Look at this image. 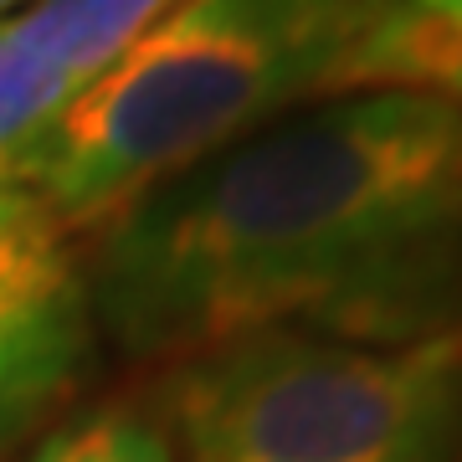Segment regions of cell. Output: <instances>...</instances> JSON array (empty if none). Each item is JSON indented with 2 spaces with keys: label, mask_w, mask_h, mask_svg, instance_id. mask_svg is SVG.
I'll return each mask as SVG.
<instances>
[{
  "label": "cell",
  "mask_w": 462,
  "mask_h": 462,
  "mask_svg": "<svg viewBox=\"0 0 462 462\" xmlns=\"http://www.w3.org/2000/svg\"><path fill=\"white\" fill-rule=\"evenodd\" d=\"M93 319L134 360L247 334L406 345L462 329V103L339 93L98 226Z\"/></svg>",
  "instance_id": "1"
},
{
  "label": "cell",
  "mask_w": 462,
  "mask_h": 462,
  "mask_svg": "<svg viewBox=\"0 0 462 462\" xmlns=\"http://www.w3.org/2000/svg\"><path fill=\"white\" fill-rule=\"evenodd\" d=\"M396 0H180L21 149V180L72 236L247 134L334 98Z\"/></svg>",
  "instance_id": "2"
},
{
  "label": "cell",
  "mask_w": 462,
  "mask_h": 462,
  "mask_svg": "<svg viewBox=\"0 0 462 462\" xmlns=\"http://www.w3.org/2000/svg\"><path fill=\"white\" fill-rule=\"evenodd\" d=\"M160 411L175 462H462V329L247 334L170 365Z\"/></svg>",
  "instance_id": "3"
},
{
  "label": "cell",
  "mask_w": 462,
  "mask_h": 462,
  "mask_svg": "<svg viewBox=\"0 0 462 462\" xmlns=\"http://www.w3.org/2000/svg\"><path fill=\"white\" fill-rule=\"evenodd\" d=\"M93 345L88 273L72 231L0 175V457L78 391Z\"/></svg>",
  "instance_id": "4"
},
{
  "label": "cell",
  "mask_w": 462,
  "mask_h": 462,
  "mask_svg": "<svg viewBox=\"0 0 462 462\" xmlns=\"http://www.w3.org/2000/svg\"><path fill=\"white\" fill-rule=\"evenodd\" d=\"M339 93H427L462 103V11L431 16L396 0V11L345 62L334 98Z\"/></svg>",
  "instance_id": "5"
},
{
  "label": "cell",
  "mask_w": 462,
  "mask_h": 462,
  "mask_svg": "<svg viewBox=\"0 0 462 462\" xmlns=\"http://www.w3.org/2000/svg\"><path fill=\"white\" fill-rule=\"evenodd\" d=\"M175 5L180 0H42L16 21V32L72 88H88Z\"/></svg>",
  "instance_id": "6"
},
{
  "label": "cell",
  "mask_w": 462,
  "mask_h": 462,
  "mask_svg": "<svg viewBox=\"0 0 462 462\" xmlns=\"http://www.w3.org/2000/svg\"><path fill=\"white\" fill-rule=\"evenodd\" d=\"M78 88L11 26H0V175L21 160V149L72 103Z\"/></svg>",
  "instance_id": "7"
},
{
  "label": "cell",
  "mask_w": 462,
  "mask_h": 462,
  "mask_svg": "<svg viewBox=\"0 0 462 462\" xmlns=\"http://www.w3.org/2000/svg\"><path fill=\"white\" fill-rule=\"evenodd\" d=\"M26 462H175L165 427L134 406H103L67 421Z\"/></svg>",
  "instance_id": "8"
},
{
  "label": "cell",
  "mask_w": 462,
  "mask_h": 462,
  "mask_svg": "<svg viewBox=\"0 0 462 462\" xmlns=\"http://www.w3.org/2000/svg\"><path fill=\"white\" fill-rule=\"evenodd\" d=\"M406 5H416V11H431V16H457L462 0H406Z\"/></svg>",
  "instance_id": "9"
},
{
  "label": "cell",
  "mask_w": 462,
  "mask_h": 462,
  "mask_svg": "<svg viewBox=\"0 0 462 462\" xmlns=\"http://www.w3.org/2000/svg\"><path fill=\"white\" fill-rule=\"evenodd\" d=\"M32 5H42V0H0V26H11V21H21Z\"/></svg>",
  "instance_id": "10"
}]
</instances>
